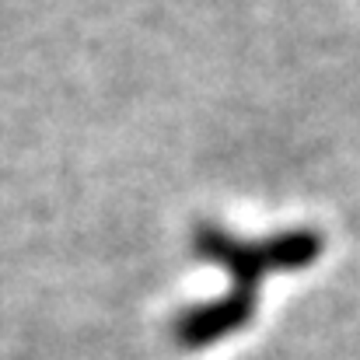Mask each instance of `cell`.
I'll return each instance as SVG.
<instances>
[{
    "label": "cell",
    "mask_w": 360,
    "mask_h": 360,
    "mask_svg": "<svg viewBox=\"0 0 360 360\" xmlns=\"http://www.w3.org/2000/svg\"><path fill=\"white\" fill-rule=\"evenodd\" d=\"M326 238L315 228H287L269 238L245 241L221 224H196L193 252L203 262L221 266L231 276V290L217 301L189 304L172 322V340L182 350H207L255 319L259 280L273 273H301L322 259Z\"/></svg>",
    "instance_id": "cell-1"
}]
</instances>
